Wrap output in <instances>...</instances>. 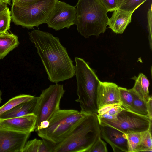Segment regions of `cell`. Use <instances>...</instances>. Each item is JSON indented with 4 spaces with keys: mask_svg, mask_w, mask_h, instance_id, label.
<instances>
[{
    "mask_svg": "<svg viewBox=\"0 0 152 152\" xmlns=\"http://www.w3.org/2000/svg\"><path fill=\"white\" fill-rule=\"evenodd\" d=\"M30 134L0 128V152H22Z\"/></svg>",
    "mask_w": 152,
    "mask_h": 152,
    "instance_id": "cell-10",
    "label": "cell"
},
{
    "mask_svg": "<svg viewBox=\"0 0 152 152\" xmlns=\"http://www.w3.org/2000/svg\"><path fill=\"white\" fill-rule=\"evenodd\" d=\"M146 0H126L118 9L134 12L135 10Z\"/></svg>",
    "mask_w": 152,
    "mask_h": 152,
    "instance_id": "cell-25",
    "label": "cell"
},
{
    "mask_svg": "<svg viewBox=\"0 0 152 152\" xmlns=\"http://www.w3.org/2000/svg\"><path fill=\"white\" fill-rule=\"evenodd\" d=\"M19 44L17 35L8 31L0 34V60L3 59Z\"/></svg>",
    "mask_w": 152,
    "mask_h": 152,
    "instance_id": "cell-16",
    "label": "cell"
},
{
    "mask_svg": "<svg viewBox=\"0 0 152 152\" xmlns=\"http://www.w3.org/2000/svg\"><path fill=\"white\" fill-rule=\"evenodd\" d=\"M108 152L106 144L103 141L101 137L96 141L88 152Z\"/></svg>",
    "mask_w": 152,
    "mask_h": 152,
    "instance_id": "cell-27",
    "label": "cell"
},
{
    "mask_svg": "<svg viewBox=\"0 0 152 152\" xmlns=\"http://www.w3.org/2000/svg\"><path fill=\"white\" fill-rule=\"evenodd\" d=\"M152 97H150L146 102L147 109L148 113V117L152 119Z\"/></svg>",
    "mask_w": 152,
    "mask_h": 152,
    "instance_id": "cell-31",
    "label": "cell"
},
{
    "mask_svg": "<svg viewBox=\"0 0 152 152\" xmlns=\"http://www.w3.org/2000/svg\"><path fill=\"white\" fill-rule=\"evenodd\" d=\"M57 0H37L31 4L18 6L12 4L11 19L17 25L28 29L46 23Z\"/></svg>",
    "mask_w": 152,
    "mask_h": 152,
    "instance_id": "cell-6",
    "label": "cell"
},
{
    "mask_svg": "<svg viewBox=\"0 0 152 152\" xmlns=\"http://www.w3.org/2000/svg\"><path fill=\"white\" fill-rule=\"evenodd\" d=\"M129 90L133 97L132 103L129 110L148 117L147 102L141 98L132 88Z\"/></svg>",
    "mask_w": 152,
    "mask_h": 152,
    "instance_id": "cell-18",
    "label": "cell"
},
{
    "mask_svg": "<svg viewBox=\"0 0 152 152\" xmlns=\"http://www.w3.org/2000/svg\"><path fill=\"white\" fill-rule=\"evenodd\" d=\"M37 117L34 114L2 119L0 128L16 132L31 133L35 130Z\"/></svg>",
    "mask_w": 152,
    "mask_h": 152,
    "instance_id": "cell-12",
    "label": "cell"
},
{
    "mask_svg": "<svg viewBox=\"0 0 152 152\" xmlns=\"http://www.w3.org/2000/svg\"><path fill=\"white\" fill-rule=\"evenodd\" d=\"M133 79L135 83L132 89L141 98L147 102L151 96L149 94L150 83L148 80L142 73H140L137 77H134Z\"/></svg>",
    "mask_w": 152,
    "mask_h": 152,
    "instance_id": "cell-17",
    "label": "cell"
},
{
    "mask_svg": "<svg viewBox=\"0 0 152 152\" xmlns=\"http://www.w3.org/2000/svg\"><path fill=\"white\" fill-rule=\"evenodd\" d=\"M123 109V108L121 107L120 104H117L105 113L100 115H97L103 118L108 119H115L116 115Z\"/></svg>",
    "mask_w": 152,
    "mask_h": 152,
    "instance_id": "cell-26",
    "label": "cell"
},
{
    "mask_svg": "<svg viewBox=\"0 0 152 152\" xmlns=\"http://www.w3.org/2000/svg\"><path fill=\"white\" fill-rule=\"evenodd\" d=\"M97 100L98 109L107 105L120 104L119 87L112 82L100 81Z\"/></svg>",
    "mask_w": 152,
    "mask_h": 152,
    "instance_id": "cell-13",
    "label": "cell"
},
{
    "mask_svg": "<svg viewBox=\"0 0 152 152\" xmlns=\"http://www.w3.org/2000/svg\"><path fill=\"white\" fill-rule=\"evenodd\" d=\"M18 0H12V3L14 2L15 1H17Z\"/></svg>",
    "mask_w": 152,
    "mask_h": 152,
    "instance_id": "cell-36",
    "label": "cell"
},
{
    "mask_svg": "<svg viewBox=\"0 0 152 152\" xmlns=\"http://www.w3.org/2000/svg\"><path fill=\"white\" fill-rule=\"evenodd\" d=\"M151 129L142 132L139 148L137 152H152Z\"/></svg>",
    "mask_w": 152,
    "mask_h": 152,
    "instance_id": "cell-21",
    "label": "cell"
},
{
    "mask_svg": "<svg viewBox=\"0 0 152 152\" xmlns=\"http://www.w3.org/2000/svg\"><path fill=\"white\" fill-rule=\"evenodd\" d=\"M97 117L100 125L109 126L126 134L141 132L151 129L152 120L149 118L124 108L115 119H108Z\"/></svg>",
    "mask_w": 152,
    "mask_h": 152,
    "instance_id": "cell-7",
    "label": "cell"
},
{
    "mask_svg": "<svg viewBox=\"0 0 152 152\" xmlns=\"http://www.w3.org/2000/svg\"><path fill=\"white\" fill-rule=\"evenodd\" d=\"M86 114L73 109H59L49 120L46 128L37 132L38 136L53 143L63 140Z\"/></svg>",
    "mask_w": 152,
    "mask_h": 152,
    "instance_id": "cell-5",
    "label": "cell"
},
{
    "mask_svg": "<svg viewBox=\"0 0 152 152\" xmlns=\"http://www.w3.org/2000/svg\"><path fill=\"white\" fill-rule=\"evenodd\" d=\"M75 75L77 81V94L80 112L86 114H97V94L100 82L95 73L83 58H75Z\"/></svg>",
    "mask_w": 152,
    "mask_h": 152,
    "instance_id": "cell-4",
    "label": "cell"
},
{
    "mask_svg": "<svg viewBox=\"0 0 152 152\" xmlns=\"http://www.w3.org/2000/svg\"><path fill=\"white\" fill-rule=\"evenodd\" d=\"M38 99V97L34 96L31 100L22 103L5 112L0 116V118L5 119L34 114Z\"/></svg>",
    "mask_w": 152,
    "mask_h": 152,
    "instance_id": "cell-15",
    "label": "cell"
},
{
    "mask_svg": "<svg viewBox=\"0 0 152 152\" xmlns=\"http://www.w3.org/2000/svg\"><path fill=\"white\" fill-rule=\"evenodd\" d=\"M100 127L101 137L110 144L114 152H128L126 134L108 125H100Z\"/></svg>",
    "mask_w": 152,
    "mask_h": 152,
    "instance_id": "cell-11",
    "label": "cell"
},
{
    "mask_svg": "<svg viewBox=\"0 0 152 152\" xmlns=\"http://www.w3.org/2000/svg\"><path fill=\"white\" fill-rule=\"evenodd\" d=\"M1 92L0 90V103H1L2 100V99L1 98Z\"/></svg>",
    "mask_w": 152,
    "mask_h": 152,
    "instance_id": "cell-35",
    "label": "cell"
},
{
    "mask_svg": "<svg viewBox=\"0 0 152 152\" xmlns=\"http://www.w3.org/2000/svg\"><path fill=\"white\" fill-rule=\"evenodd\" d=\"M152 4L150 8L149 9L147 12V18L148 21V28L150 34L151 36L152 31Z\"/></svg>",
    "mask_w": 152,
    "mask_h": 152,
    "instance_id": "cell-30",
    "label": "cell"
},
{
    "mask_svg": "<svg viewBox=\"0 0 152 152\" xmlns=\"http://www.w3.org/2000/svg\"><path fill=\"white\" fill-rule=\"evenodd\" d=\"M1 119H1V118H0V121H1Z\"/></svg>",
    "mask_w": 152,
    "mask_h": 152,
    "instance_id": "cell-37",
    "label": "cell"
},
{
    "mask_svg": "<svg viewBox=\"0 0 152 152\" xmlns=\"http://www.w3.org/2000/svg\"><path fill=\"white\" fill-rule=\"evenodd\" d=\"M37 0H18L12 3V4L18 6H23L34 3Z\"/></svg>",
    "mask_w": 152,
    "mask_h": 152,
    "instance_id": "cell-29",
    "label": "cell"
},
{
    "mask_svg": "<svg viewBox=\"0 0 152 152\" xmlns=\"http://www.w3.org/2000/svg\"><path fill=\"white\" fill-rule=\"evenodd\" d=\"M100 137L97 114H88L61 142L54 144L44 140L50 152H88Z\"/></svg>",
    "mask_w": 152,
    "mask_h": 152,
    "instance_id": "cell-2",
    "label": "cell"
},
{
    "mask_svg": "<svg viewBox=\"0 0 152 152\" xmlns=\"http://www.w3.org/2000/svg\"><path fill=\"white\" fill-rule=\"evenodd\" d=\"M133 13L118 9L114 11L111 17L108 18L107 25L115 33L122 34L131 22Z\"/></svg>",
    "mask_w": 152,
    "mask_h": 152,
    "instance_id": "cell-14",
    "label": "cell"
},
{
    "mask_svg": "<svg viewBox=\"0 0 152 152\" xmlns=\"http://www.w3.org/2000/svg\"><path fill=\"white\" fill-rule=\"evenodd\" d=\"M65 91L63 85L58 83L42 91L34 113L37 117L35 129L42 121H49L60 109L61 99Z\"/></svg>",
    "mask_w": 152,
    "mask_h": 152,
    "instance_id": "cell-8",
    "label": "cell"
},
{
    "mask_svg": "<svg viewBox=\"0 0 152 152\" xmlns=\"http://www.w3.org/2000/svg\"><path fill=\"white\" fill-rule=\"evenodd\" d=\"M120 104L124 109L129 110L132 103L133 97L129 89L119 87Z\"/></svg>",
    "mask_w": 152,
    "mask_h": 152,
    "instance_id": "cell-23",
    "label": "cell"
},
{
    "mask_svg": "<svg viewBox=\"0 0 152 152\" xmlns=\"http://www.w3.org/2000/svg\"><path fill=\"white\" fill-rule=\"evenodd\" d=\"M34 97L31 95L23 94L12 98L0 107V116L5 112L22 103L31 100Z\"/></svg>",
    "mask_w": 152,
    "mask_h": 152,
    "instance_id": "cell-20",
    "label": "cell"
},
{
    "mask_svg": "<svg viewBox=\"0 0 152 152\" xmlns=\"http://www.w3.org/2000/svg\"><path fill=\"white\" fill-rule=\"evenodd\" d=\"M22 152H50L45 140L36 138L27 142Z\"/></svg>",
    "mask_w": 152,
    "mask_h": 152,
    "instance_id": "cell-19",
    "label": "cell"
},
{
    "mask_svg": "<svg viewBox=\"0 0 152 152\" xmlns=\"http://www.w3.org/2000/svg\"><path fill=\"white\" fill-rule=\"evenodd\" d=\"M11 0H0V1L3 2L7 3V4L10 5Z\"/></svg>",
    "mask_w": 152,
    "mask_h": 152,
    "instance_id": "cell-34",
    "label": "cell"
},
{
    "mask_svg": "<svg viewBox=\"0 0 152 152\" xmlns=\"http://www.w3.org/2000/svg\"><path fill=\"white\" fill-rule=\"evenodd\" d=\"M118 7L126 0H117Z\"/></svg>",
    "mask_w": 152,
    "mask_h": 152,
    "instance_id": "cell-33",
    "label": "cell"
},
{
    "mask_svg": "<svg viewBox=\"0 0 152 152\" xmlns=\"http://www.w3.org/2000/svg\"><path fill=\"white\" fill-rule=\"evenodd\" d=\"M7 4L4 2L0 1V12L8 7Z\"/></svg>",
    "mask_w": 152,
    "mask_h": 152,
    "instance_id": "cell-32",
    "label": "cell"
},
{
    "mask_svg": "<svg viewBox=\"0 0 152 152\" xmlns=\"http://www.w3.org/2000/svg\"><path fill=\"white\" fill-rule=\"evenodd\" d=\"M141 132H137L126 134L128 152H137L142 135Z\"/></svg>",
    "mask_w": 152,
    "mask_h": 152,
    "instance_id": "cell-22",
    "label": "cell"
},
{
    "mask_svg": "<svg viewBox=\"0 0 152 152\" xmlns=\"http://www.w3.org/2000/svg\"><path fill=\"white\" fill-rule=\"evenodd\" d=\"M76 8L65 2L57 0L50 13L46 23L56 31L69 28L75 24Z\"/></svg>",
    "mask_w": 152,
    "mask_h": 152,
    "instance_id": "cell-9",
    "label": "cell"
},
{
    "mask_svg": "<svg viewBox=\"0 0 152 152\" xmlns=\"http://www.w3.org/2000/svg\"><path fill=\"white\" fill-rule=\"evenodd\" d=\"M11 20V11L7 7L0 12V34L9 29Z\"/></svg>",
    "mask_w": 152,
    "mask_h": 152,
    "instance_id": "cell-24",
    "label": "cell"
},
{
    "mask_svg": "<svg viewBox=\"0 0 152 152\" xmlns=\"http://www.w3.org/2000/svg\"><path fill=\"white\" fill-rule=\"evenodd\" d=\"M28 34L50 82L57 83L75 75L73 61L59 38L39 29H34Z\"/></svg>",
    "mask_w": 152,
    "mask_h": 152,
    "instance_id": "cell-1",
    "label": "cell"
},
{
    "mask_svg": "<svg viewBox=\"0 0 152 152\" xmlns=\"http://www.w3.org/2000/svg\"><path fill=\"white\" fill-rule=\"evenodd\" d=\"M107 12H114L118 8L117 0H99Z\"/></svg>",
    "mask_w": 152,
    "mask_h": 152,
    "instance_id": "cell-28",
    "label": "cell"
},
{
    "mask_svg": "<svg viewBox=\"0 0 152 152\" xmlns=\"http://www.w3.org/2000/svg\"><path fill=\"white\" fill-rule=\"evenodd\" d=\"M75 25L78 32L85 38L98 37L107 28V11L99 0H78L75 6Z\"/></svg>",
    "mask_w": 152,
    "mask_h": 152,
    "instance_id": "cell-3",
    "label": "cell"
}]
</instances>
